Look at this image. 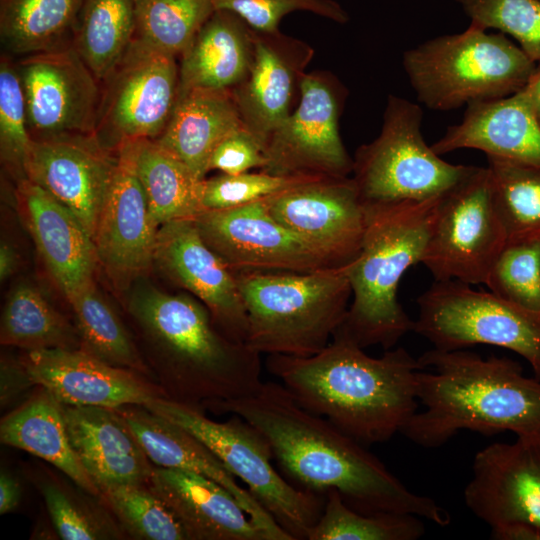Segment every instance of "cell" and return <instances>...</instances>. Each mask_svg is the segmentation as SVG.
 <instances>
[{
    "instance_id": "cell-24",
    "label": "cell",
    "mask_w": 540,
    "mask_h": 540,
    "mask_svg": "<svg viewBox=\"0 0 540 540\" xmlns=\"http://www.w3.org/2000/svg\"><path fill=\"white\" fill-rule=\"evenodd\" d=\"M432 149L443 155L476 149L487 157L540 168V121L525 89L507 97L468 104Z\"/></svg>"
},
{
    "instance_id": "cell-4",
    "label": "cell",
    "mask_w": 540,
    "mask_h": 540,
    "mask_svg": "<svg viewBox=\"0 0 540 540\" xmlns=\"http://www.w3.org/2000/svg\"><path fill=\"white\" fill-rule=\"evenodd\" d=\"M129 311L157 348V384L165 398L204 410L262 385L261 354L225 335L191 294L144 286L131 296Z\"/></svg>"
},
{
    "instance_id": "cell-10",
    "label": "cell",
    "mask_w": 540,
    "mask_h": 540,
    "mask_svg": "<svg viewBox=\"0 0 540 540\" xmlns=\"http://www.w3.org/2000/svg\"><path fill=\"white\" fill-rule=\"evenodd\" d=\"M413 331L435 349L498 346L523 357L540 380V310L476 290L457 280L435 281L417 298Z\"/></svg>"
},
{
    "instance_id": "cell-31",
    "label": "cell",
    "mask_w": 540,
    "mask_h": 540,
    "mask_svg": "<svg viewBox=\"0 0 540 540\" xmlns=\"http://www.w3.org/2000/svg\"><path fill=\"white\" fill-rule=\"evenodd\" d=\"M84 0H0L2 53L14 59L73 44Z\"/></svg>"
},
{
    "instance_id": "cell-6",
    "label": "cell",
    "mask_w": 540,
    "mask_h": 540,
    "mask_svg": "<svg viewBox=\"0 0 540 540\" xmlns=\"http://www.w3.org/2000/svg\"><path fill=\"white\" fill-rule=\"evenodd\" d=\"M233 273L247 312L246 344L259 354L319 353L330 343L352 298L346 266Z\"/></svg>"
},
{
    "instance_id": "cell-30",
    "label": "cell",
    "mask_w": 540,
    "mask_h": 540,
    "mask_svg": "<svg viewBox=\"0 0 540 540\" xmlns=\"http://www.w3.org/2000/svg\"><path fill=\"white\" fill-rule=\"evenodd\" d=\"M0 441L47 461L76 486L100 498L99 488L71 445L61 403L44 388L2 418Z\"/></svg>"
},
{
    "instance_id": "cell-42",
    "label": "cell",
    "mask_w": 540,
    "mask_h": 540,
    "mask_svg": "<svg viewBox=\"0 0 540 540\" xmlns=\"http://www.w3.org/2000/svg\"><path fill=\"white\" fill-rule=\"evenodd\" d=\"M470 22L511 36L534 62L540 61V0H453Z\"/></svg>"
},
{
    "instance_id": "cell-41",
    "label": "cell",
    "mask_w": 540,
    "mask_h": 540,
    "mask_svg": "<svg viewBox=\"0 0 540 540\" xmlns=\"http://www.w3.org/2000/svg\"><path fill=\"white\" fill-rule=\"evenodd\" d=\"M33 142L15 59L1 53L0 155L3 165L18 181L26 178L25 165Z\"/></svg>"
},
{
    "instance_id": "cell-19",
    "label": "cell",
    "mask_w": 540,
    "mask_h": 540,
    "mask_svg": "<svg viewBox=\"0 0 540 540\" xmlns=\"http://www.w3.org/2000/svg\"><path fill=\"white\" fill-rule=\"evenodd\" d=\"M113 178L94 243L99 264L115 287L125 289L154 263L158 226L153 222L129 143L117 151Z\"/></svg>"
},
{
    "instance_id": "cell-43",
    "label": "cell",
    "mask_w": 540,
    "mask_h": 540,
    "mask_svg": "<svg viewBox=\"0 0 540 540\" xmlns=\"http://www.w3.org/2000/svg\"><path fill=\"white\" fill-rule=\"evenodd\" d=\"M485 285L502 298L540 310V242L507 243Z\"/></svg>"
},
{
    "instance_id": "cell-7",
    "label": "cell",
    "mask_w": 540,
    "mask_h": 540,
    "mask_svg": "<svg viewBox=\"0 0 540 540\" xmlns=\"http://www.w3.org/2000/svg\"><path fill=\"white\" fill-rule=\"evenodd\" d=\"M403 69L418 101L450 111L523 89L537 65L503 33L470 22L461 33L425 41L403 54Z\"/></svg>"
},
{
    "instance_id": "cell-23",
    "label": "cell",
    "mask_w": 540,
    "mask_h": 540,
    "mask_svg": "<svg viewBox=\"0 0 540 540\" xmlns=\"http://www.w3.org/2000/svg\"><path fill=\"white\" fill-rule=\"evenodd\" d=\"M116 409L155 466L190 471L217 482L237 499L268 540H293L247 488L237 483L236 477L222 461L192 433L143 405Z\"/></svg>"
},
{
    "instance_id": "cell-38",
    "label": "cell",
    "mask_w": 540,
    "mask_h": 540,
    "mask_svg": "<svg viewBox=\"0 0 540 540\" xmlns=\"http://www.w3.org/2000/svg\"><path fill=\"white\" fill-rule=\"evenodd\" d=\"M134 40L179 56L216 10L213 0H135Z\"/></svg>"
},
{
    "instance_id": "cell-13",
    "label": "cell",
    "mask_w": 540,
    "mask_h": 540,
    "mask_svg": "<svg viewBox=\"0 0 540 540\" xmlns=\"http://www.w3.org/2000/svg\"><path fill=\"white\" fill-rule=\"evenodd\" d=\"M345 92L328 73H305L298 106L265 143L266 165L261 171L281 176H350L353 158L338 127Z\"/></svg>"
},
{
    "instance_id": "cell-11",
    "label": "cell",
    "mask_w": 540,
    "mask_h": 540,
    "mask_svg": "<svg viewBox=\"0 0 540 540\" xmlns=\"http://www.w3.org/2000/svg\"><path fill=\"white\" fill-rule=\"evenodd\" d=\"M506 244L490 172L475 166L443 197L420 263L435 281L485 285Z\"/></svg>"
},
{
    "instance_id": "cell-1",
    "label": "cell",
    "mask_w": 540,
    "mask_h": 540,
    "mask_svg": "<svg viewBox=\"0 0 540 540\" xmlns=\"http://www.w3.org/2000/svg\"><path fill=\"white\" fill-rule=\"evenodd\" d=\"M204 410L237 415L254 426L285 478L302 490L322 495L336 490L362 513L414 514L442 527L451 521L435 500L410 491L363 444L302 407L281 383L263 382L249 396L210 403Z\"/></svg>"
},
{
    "instance_id": "cell-8",
    "label": "cell",
    "mask_w": 540,
    "mask_h": 540,
    "mask_svg": "<svg viewBox=\"0 0 540 540\" xmlns=\"http://www.w3.org/2000/svg\"><path fill=\"white\" fill-rule=\"evenodd\" d=\"M423 110L389 95L379 135L355 152L352 178L363 206L418 204L446 195L475 166L443 160L422 134Z\"/></svg>"
},
{
    "instance_id": "cell-12",
    "label": "cell",
    "mask_w": 540,
    "mask_h": 540,
    "mask_svg": "<svg viewBox=\"0 0 540 540\" xmlns=\"http://www.w3.org/2000/svg\"><path fill=\"white\" fill-rule=\"evenodd\" d=\"M177 57L136 40L101 82V100L94 133L105 149L155 140L173 112L179 88Z\"/></svg>"
},
{
    "instance_id": "cell-34",
    "label": "cell",
    "mask_w": 540,
    "mask_h": 540,
    "mask_svg": "<svg viewBox=\"0 0 540 540\" xmlns=\"http://www.w3.org/2000/svg\"><path fill=\"white\" fill-rule=\"evenodd\" d=\"M0 341L28 351L81 348L77 328L37 288L23 283L7 297L1 316Z\"/></svg>"
},
{
    "instance_id": "cell-9",
    "label": "cell",
    "mask_w": 540,
    "mask_h": 540,
    "mask_svg": "<svg viewBox=\"0 0 540 540\" xmlns=\"http://www.w3.org/2000/svg\"><path fill=\"white\" fill-rule=\"evenodd\" d=\"M143 406L201 440L293 540L307 539L322 514L326 495L302 490L281 475L272 463L268 441L254 426L237 415L218 422L201 408L165 397Z\"/></svg>"
},
{
    "instance_id": "cell-20",
    "label": "cell",
    "mask_w": 540,
    "mask_h": 540,
    "mask_svg": "<svg viewBox=\"0 0 540 540\" xmlns=\"http://www.w3.org/2000/svg\"><path fill=\"white\" fill-rule=\"evenodd\" d=\"M116 163L117 153L94 136L34 141L25 176L70 210L94 240Z\"/></svg>"
},
{
    "instance_id": "cell-21",
    "label": "cell",
    "mask_w": 540,
    "mask_h": 540,
    "mask_svg": "<svg viewBox=\"0 0 540 540\" xmlns=\"http://www.w3.org/2000/svg\"><path fill=\"white\" fill-rule=\"evenodd\" d=\"M21 361L36 386L65 405L116 409L166 397L158 384L135 371L111 365L82 348L31 350Z\"/></svg>"
},
{
    "instance_id": "cell-18",
    "label": "cell",
    "mask_w": 540,
    "mask_h": 540,
    "mask_svg": "<svg viewBox=\"0 0 540 540\" xmlns=\"http://www.w3.org/2000/svg\"><path fill=\"white\" fill-rule=\"evenodd\" d=\"M472 471L463 495L476 517L491 528L512 522L540 527V434L486 446Z\"/></svg>"
},
{
    "instance_id": "cell-16",
    "label": "cell",
    "mask_w": 540,
    "mask_h": 540,
    "mask_svg": "<svg viewBox=\"0 0 540 540\" xmlns=\"http://www.w3.org/2000/svg\"><path fill=\"white\" fill-rule=\"evenodd\" d=\"M154 263L176 286L207 307L225 335L246 343L247 312L234 273L203 240L193 218L159 226Z\"/></svg>"
},
{
    "instance_id": "cell-25",
    "label": "cell",
    "mask_w": 540,
    "mask_h": 540,
    "mask_svg": "<svg viewBox=\"0 0 540 540\" xmlns=\"http://www.w3.org/2000/svg\"><path fill=\"white\" fill-rule=\"evenodd\" d=\"M16 190L36 247L70 300L93 283L99 264L94 240L70 210L37 184L24 178Z\"/></svg>"
},
{
    "instance_id": "cell-29",
    "label": "cell",
    "mask_w": 540,
    "mask_h": 540,
    "mask_svg": "<svg viewBox=\"0 0 540 540\" xmlns=\"http://www.w3.org/2000/svg\"><path fill=\"white\" fill-rule=\"evenodd\" d=\"M242 127L231 91L193 89L178 93L171 117L155 141L203 180L216 146Z\"/></svg>"
},
{
    "instance_id": "cell-17",
    "label": "cell",
    "mask_w": 540,
    "mask_h": 540,
    "mask_svg": "<svg viewBox=\"0 0 540 540\" xmlns=\"http://www.w3.org/2000/svg\"><path fill=\"white\" fill-rule=\"evenodd\" d=\"M265 201L278 223L317 246L340 266L359 255L366 215L351 176L314 179Z\"/></svg>"
},
{
    "instance_id": "cell-3",
    "label": "cell",
    "mask_w": 540,
    "mask_h": 540,
    "mask_svg": "<svg viewBox=\"0 0 540 540\" xmlns=\"http://www.w3.org/2000/svg\"><path fill=\"white\" fill-rule=\"evenodd\" d=\"M417 359V398L424 410L400 432L413 443L438 448L460 430L540 434V380L525 376L518 362L435 348Z\"/></svg>"
},
{
    "instance_id": "cell-14",
    "label": "cell",
    "mask_w": 540,
    "mask_h": 540,
    "mask_svg": "<svg viewBox=\"0 0 540 540\" xmlns=\"http://www.w3.org/2000/svg\"><path fill=\"white\" fill-rule=\"evenodd\" d=\"M15 63L33 141L94 136L101 83L73 44Z\"/></svg>"
},
{
    "instance_id": "cell-5",
    "label": "cell",
    "mask_w": 540,
    "mask_h": 540,
    "mask_svg": "<svg viewBox=\"0 0 540 540\" xmlns=\"http://www.w3.org/2000/svg\"><path fill=\"white\" fill-rule=\"evenodd\" d=\"M444 196L418 204L364 206L361 250L346 265L352 302L332 339L388 350L413 331L414 321L399 303L398 287L404 273L421 262Z\"/></svg>"
},
{
    "instance_id": "cell-36",
    "label": "cell",
    "mask_w": 540,
    "mask_h": 540,
    "mask_svg": "<svg viewBox=\"0 0 540 540\" xmlns=\"http://www.w3.org/2000/svg\"><path fill=\"white\" fill-rule=\"evenodd\" d=\"M507 243L540 242V168L487 157Z\"/></svg>"
},
{
    "instance_id": "cell-45",
    "label": "cell",
    "mask_w": 540,
    "mask_h": 540,
    "mask_svg": "<svg viewBox=\"0 0 540 540\" xmlns=\"http://www.w3.org/2000/svg\"><path fill=\"white\" fill-rule=\"evenodd\" d=\"M216 10H228L259 32L279 30L284 16L296 11L309 12L338 24L347 23V11L336 0H213Z\"/></svg>"
},
{
    "instance_id": "cell-15",
    "label": "cell",
    "mask_w": 540,
    "mask_h": 540,
    "mask_svg": "<svg viewBox=\"0 0 540 540\" xmlns=\"http://www.w3.org/2000/svg\"><path fill=\"white\" fill-rule=\"evenodd\" d=\"M206 244L235 271L311 272L341 267L314 244L288 230L260 200L193 217Z\"/></svg>"
},
{
    "instance_id": "cell-44",
    "label": "cell",
    "mask_w": 540,
    "mask_h": 540,
    "mask_svg": "<svg viewBox=\"0 0 540 540\" xmlns=\"http://www.w3.org/2000/svg\"><path fill=\"white\" fill-rule=\"evenodd\" d=\"M322 177L281 176L264 171L241 174L221 173L200 184V204L204 210H223L281 194L300 184Z\"/></svg>"
},
{
    "instance_id": "cell-48",
    "label": "cell",
    "mask_w": 540,
    "mask_h": 540,
    "mask_svg": "<svg viewBox=\"0 0 540 540\" xmlns=\"http://www.w3.org/2000/svg\"><path fill=\"white\" fill-rule=\"evenodd\" d=\"M494 540H540V527L524 522H512L491 528Z\"/></svg>"
},
{
    "instance_id": "cell-32",
    "label": "cell",
    "mask_w": 540,
    "mask_h": 540,
    "mask_svg": "<svg viewBox=\"0 0 540 540\" xmlns=\"http://www.w3.org/2000/svg\"><path fill=\"white\" fill-rule=\"evenodd\" d=\"M137 176L156 226L193 218L202 211L200 184L194 173L155 140L130 142Z\"/></svg>"
},
{
    "instance_id": "cell-27",
    "label": "cell",
    "mask_w": 540,
    "mask_h": 540,
    "mask_svg": "<svg viewBox=\"0 0 540 540\" xmlns=\"http://www.w3.org/2000/svg\"><path fill=\"white\" fill-rule=\"evenodd\" d=\"M61 407L71 445L99 490L120 484H147L155 465L117 409Z\"/></svg>"
},
{
    "instance_id": "cell-28",
    "label": "cell",
    "mask_w": 540,
    "mask_h": 540,
    "mask_svg": "<svg viewBox=\"0 0 540 540\" xmlns=\"http://www.w3.org/2000/svg\"><path fill=\"white\" fill-rule=\"evenodd\" d=\"M253 52V29L237 14L215 10L178 58V93L231 91L246 77Z\"/></svg>"
},
{
    "instance_id": "cell-49",
    "label": "cell",
    "mask_w": 540,
    "mask_h": 540,
    "mask_svg": "<svg viewBox=\"0 0 540 540\" xmlns=\"http://www.w3.org/2000/svg\"><path fill=\"white\" fill-rule=\"evenodd\" d=\"M21 499L19 481L6 471L0 474V514L14 511Z\"/></svg>"
},
{
    "instance_id": "cell-33",
    "label": "cell",
    "mask_w": 540,
    "mask_h": 540,
    "mask_svg": "<svg viewBox=\"0 0 540 540\" xmlns=\"http://www.w3.org/2000/svg\"><path fill=\"white\" fill-rule=\"evenodd\" d=\"M135 31V0H84L73 46L101 83L131 46Z\"/></svg>"
},
{
    "instance_id": "cell-37",
    "label": "cell",
    "mask_w": 540,
    "mask_h": 540,
    "mask_svg": "<svg viewBox=\"0 0 540 540\" xmlns=\"http://www.w3.org/2000/svg\"><path fill=\"white\" fill-rule=\"evenodd\" d=\"M422 518L408 513H362L349 507L336 490L326 493L322 514L307 540H417Z\"/></svg>"
},
{
    "instance_id": "cell-22",
    "label": "cell",
    "mask_w": 540,
    "mask_h": 540,
    "mask_svg": "<svg viewBox=\"0 0 540 540\" xmlns=\"http://www.w3.org/2000/svg\"><path fill=\"white\" fill-rule=\"evenodd\" d=\"M254 31V52L246 77L231 90L243 127L265 146L291 114L305 69L314 55L306 42L279 30Z\"/></svg>"
},
{
    "instance_id": "cell-2",
    "label": "cell",
    "mask_w": 540,
    "mask_h": 540,
    "mask_svg": "<svg viewBox=\"0 0 540 540\" xmlns=\"http://www.w3.org/2000/svg\"><path fill=\"white\" fill-rule=\"evenodd\" d=\"M265 364L302 407L364 446L390 440L418 409L422 368L403 347L376 358L332 339L312 356L273 354Z\"/></svg>"
},
{
    "instance_id": "cell-35",
    "label": "cell",
    "mask_w": 540,
    "mask_h": 540,
    "mask_svg": "<svg viewBox=\"0 0 540 540\" xmlns=\"http://www.w3.org/2000/svg\"><path fill=\"white\" fill-rule=\"evenodd\" d=\"M68 302L73 309L82 349L111 365L149 377L148 366L124 324L94 282Z\"/></svg>"
},
{
    "instance_id": "cell-26",
    "label": "cell",
    "mask_w": 540,
    "mask_h": 540,
    "mask_svg": "<svg viewBox=\"0 0 540 540\" xmlns=\"http://www.w3.org/2000/svg\"><path fill=\"white\" fill-rule=\"evenodd\" d=\"M146 485L171 509L188 540H268L237 499L207 477L154 466Z\"/></svg>"
},
{
    "instance_id": "cell-39",
    "label": "cell",
    "mask_w": 540,
    "mask_h": 540,
    "mask_svg": "<svg viewBox=\"0 0 540 540\" xmlns=\"http://www.w3.org/2000/svg\"><path fill=\"white\" fill-rule=\"evenodd\" d=\"M100 499L126 535L141 540H188L171 509L146 484L100 489Z\"/></svg>"
},
{
    "instance_id": "cell-46",
    "label": "cell",
    "mask_w": 540,
    "mask_h": 540,
    "mask_svg": "<svg viewBox=\"0 0 540 540\" xmlns=\"http://www.w3.org/2000/svg\"><path fill=\"white\" fill-rule=\"evenodd\" d=\"M265 165L263 143L242 127L226 136L216 146L210 157L208 169L235 175L253 168L262 170Z\"/></svg>"
},
{
    "instance_id": "cell-47",
    "label": "cell",
    "mask_w": 540,
    "mask_h": 540,
    "mask_svg": "<svg viewBox=\"0 0 540 540\" xmlns=\"http://www.w3.org/2000/svg\"><path fill=\"white\" fill-rule=\"evenodd\" d=\"M36 384L33 382L24 364L1 360L0 369V405L5 408L18 400Z\"/></svg>"
},
{
    "instance_id": "cell-40",
    "label": "cell",
    "mask_w": 540,
    "mask_h": 540,
    "mask_svg": "<svg viewBox=\"0 0 540 540\" xmlns=\"http://www.w3.org/2000/svg\"><path fill=\"white\" fill-rule=\"evenodd\" d=\"M51 521L63 540L121 539L126 533L117 520L108 513L101 501L95 503L94 495L85 497L58 480L44 478L39 481Z\"/></svg>"
},
{
    "instance_id": "cell-51",
    "label": "cell",
    "mask_w": 540,
    "mask_h": 540,
    "mask_svg": "<svg viewBox=\"0 0 540 540\" xmlns=\"http://www.w3.org/2000/svg\"><path fill=\"white\" fill-rule=\"evenodd\" d=\"M533 111L540 121V66H537L534 74L524 87Z\"/></svg>"
},
{
    "instance_id": "cell-50",
    "label": "cell",
    "mask_w": 540,
    "mask_h": 540,
    "mask_svg": "<svg viewBox=\"0 0 540 540\" xmlns=\"http://www.w3.org/2000/svg\"><path fill=\"white\" fill-rule=\"evenodd\" d=\"M18 264V256L14 248L7 242L0 245V279L6 280L14 273Z\"/></svg>"
}]
</instances>
